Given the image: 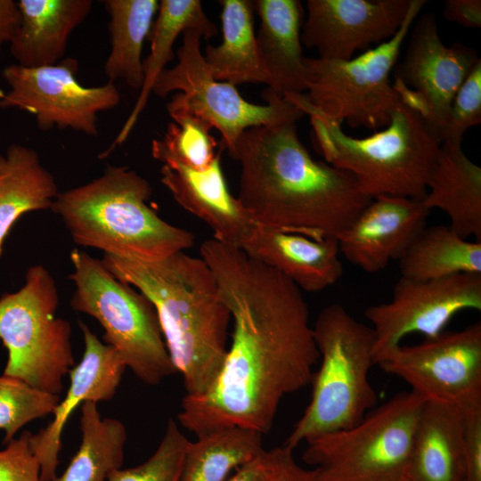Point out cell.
Returning a JSON list of instances; mask_svg holds the SVG:
<instances>
[{
  "instance_id": "obj_29",
  "label": "cell",
  "mask_w": 481,
  "mask_h": 481,
  "mask_svg": "<svg viewBox=\"0 0 481 481\" xmlns=\"http://www.w3.org/2000/svg\"><path fill=\"white\" fill-rule=\"evenodd\" d=\"M398 261L401 277L414 281L481 274V241L462 238L449 224L426 225Z\"/></svg>"
},
{
  "instance_id": "obj_39",
  "label": "cell",
  "mask_w": 481,
  "mask_h": 481,
  "mask_svg": "<svg viewBox=\"0 0 481 481\" xmlns=\"http://www.w3.org/2000/svg\"><path fill=\"white\" fill-rule=\"evenodd\" d=\"M277 448L262 450L257 456L235 469L225 481H268L277 458Z\"/></svg>"
},
{
  "instance_id": "obj_20",
  "label": "cell",
  "mask_w": 481,
  "mask_h": 481,
  "mask_svg": "<svg viewBox=\"0 0 481 481\" xmlns=\"http://www.w3.org/2000/svg\"><path fill=\"white\" fill-rule=\"evenodd\" d=\"M240 249L284 275L301 290L322 291L343 275L338 243L334 238L315 240L255 224Z\"/></svg>"
},
{
  "instance_id": "obj_19",
  "label": "cell",
  "mask_w": 481,
  "mask_h": 481,
  "mask_svg": "<svg viewBox=\"0 0 481 481\" xmlns=\"http://www.w3.org/2000/svg\"><path fill=\"white\" fill-rule=\"evenodd\" d=\"M160 176L174 200L206 223L214 239L240 249L255 224L238 199L230 193L220 151L205 169L166 163L160 168Z\"/></svg>"
},
{
  "instance_id": "obj_9",
  "label": "cell",
  "mask_w": 481,
  "mask_h": 481,
  "mask_svg": "<svg viewBox=\"0 0 481 481\" xmlns=\"http://www.w3.org/2000/svg\"><path fill=\"white\" fill-rule=\"evenodd\" d=\"M425 401L412 390L397 394L355 426L307 440L302 458L318 481H401Z\"/></svg>"
},
{
  "instance_id": "obj_2",
  "label": "cell",
  "mask_w": 481,
  "mask_h": 481,
  "mask_svg": "<svg viewBox=\"0 0 481 481\" xmlns=\"http://www.w3.org/2000/svg\"><path fill=\"white\" fill-rule=\"evenodd\" d=\"M237 199L255 224L337 239L371 200L346 171L314 159L296 122L259 126L240 136Z\"/></svg>"
},
{
  "instance_id": "obj_14",
  "label": "cell",
  "mask_w": 481,
  "mask_h": 481,
  "mask_svg": "<svg viewBox=\"0 0 481 481\" xmlns=\"http://www.w3.org/2000/svg\"><path fill=\"white\" fill-rule=\"evenodd\" d=\"M481 310V274L460 273L414 281L400 277L389 301L369 306L364 315L374 335L375 364L412 333L433 338L459 313Z\"/></svg>"
},
{
  "instance_id": "obj_38",
  "label": "cell",
  "mask_w": 481,
  "mask_h": 481,
  "mask_svg": "<svg viewBox=\"0 0 481 481\" xmlns=\"http://www.w3.org/2000/svg\"><path fill=\"white\" fill-rule=\"evenodd\" d=\"M268 481H318L315 469L300 466L293 456V450L278 447L277 458Z\"/></svg>"
},
{
  "instance_id": "obj_41",
  "label": "cell",
  "mask_w": 481,
  "mask_h": 481,
  "mask_svg": "<svg viewBox=\"0 0 481 481\" xmlns=\"http://www.w3.org/2000/svg\"><path fill=\"white\" fill-rule=\"evenodd\" d=\"M20 21L17 2L0 0V51L4 44L12 40Z\"/></svg>"
},
{
  "instance_id": "obj_42",
  "label": "cell",
  "mask_w": 481,
  "mask_h": 481,
  "mask_svg": "<svg viewBox=\"0 0 481 481\" xmlns=\"http://www.w3.org/2000/svg\"><path fill=\"white\" fill-rule=\"evenodd\" d=\"M401 481H412L408 476L404 477Z\"/></svg>"
},
{
  "instance_id": "obj_10",
  "label": "cell",
  "mask_w": 481,
  "mask_h": 481,
  "mask_svg": "<svg viewBox=\"0 0 481 481\" xmlns=\"http://www.w3.org/2000/svg\"><path fill=\"white\" fill-rule=\"evenodd\" d=\"M56 282L41 265L30 266L24 285L0 298V340L7 350L3 375L53 395L75 365L71 327L56 315Z\"/></svg>"
},
{
  "instance_id": "obj_36",
  "label": "cell",
  "mask_w": 481,
  "mask_h": 481,
  "mask_svg": "<svg viewBox=\"0 0 481 481\" xmlns=\"http://www.w3.org/2000/svg\"><path fill=\"white\" fill-rule=\"evenodd\" d=\"M31 436L25 430L0 451V481H41L40 463L30 446Z\"/></svg>"
},
{
  "instance_id": "obj_25",
  "label": "cell",
  "mask_w": 481,
  "mask_h": 481,
  "mask_svg": "<svg viewBox=\"0 0 481 481\" xmlns=\"http://www.w3.org/2000/svg\"><path fill=\"white\" fill-rule=\"evenodd\" d=\"M186 29H195L206 39L217 34L216 26L206 15L200 0H161L149 36L151 52L143 61V82L139 96L118 135L102 153V158L129 136L148 102L158 77L166 69V64L174 58L173 46L177 37Z\"/></svg>"
},
{
  "instance_id": "obj_3",
  "label": "cell",
  "mask_w": 481,
  "mask_h": 481,
  "mask_svg": "<svg viewBox=\"0 0 481 481\" xmlns=\"http://www.w3.org/2000/svg\"><path fill=\"white\" fill-rule=\"evenodd\" d=\"M108 270L153 305L166 347L186 395L204 394L228 349L231 314L201 257L179 251L157 260L103 255Z\"/></svg>"
},
{
  "instance_id": "obj_22",
  "label": "cell",
  "mask_w": 481,
  "mask_h": 481,
  "mask_svg": "<svg viewBox=\"0 0 481 481\" xmlns=\"http://www.w3.org/2000/svg\"><path fill=\"white\" fill-rule=\"evenodd\" d=\"M20 21L10 51L18 65H55L64 56L69 36L89 15L91 0H20Z\"/></svg>"
},
{
  "instance_id": "obj_27",
  "label": "cell",
  "mask_w": 481,
  "mask_h": 481,
  "mask_svg": "<svg viewBox=\"0 0 481 481\" xmlns=\"http://www.w3.org/2000/svg\"><path fill=\"white\" fill-rule=\"evenodd\" d=\"M223 41L216 46L208 45L204 60L218 81L233 86L243 83H264L268 76L261 62L254 32V2L221 0Z\"/></svg>"
},
{
  "instance_id": "obj_40",
  "label": "cell",
  "mask_w": 481,
  "mask_h": 481,
  "mask_svg": "<svg viewBox=\"0 0 481 481\" xmlns=\"http://www.w3.org/2000/svg\"><path fill=\"white\" fill-rule=\"evenodd\" d=\"M444 16L448 21L465 28H480L481 1L446 0L444 2Z\"/></svg>"
},
{
  "instance_id": "obj_16",
  "label": "cell",
  "mask_w": 481,
  "mask_h": 481,
  "mask_svg": "<svg viewBox=\"0 0 481 481\" xmlns=\"http://www.w3.org/2000/svg\"><path fill=\"white\" fill-rule=\"evenodd\" d=\"M479 60L472 47L461 42L445 45L436 16L426 12L414 24L404 56L392 73L425 101L426 123L437 136L455 94Z\"/></svg>"
},
{
  "instance_id": "obj_37",
  "label": "cell",
  "mask_w": 481,
  "mask_h": 481,
  "mask_svg": "<svg viewBox=\"0 0 481 481\" xmlns=\"http://www.w3.org/2000/svg\"><path fill=\"white\" fill-rule=\"evenodd\" d=\"M464 426V481H481V404L461 410Z\"/></svg>"
},
{
  "instance_id": "obj_5",
  "label": "cell",
  "mask_w": 481,
  "mask_h": 481,
  "mask_svg": "<svg viewBox=\"0 0 481 481\" xmlns=\"http://www.w3.org/2000/svg\"><path fill=\"white\" fill-rule=\"evenodd\" d=\"M310 120L325 162L349 173L366 196L424 199L442 143L418 112L400 101L387 126L362 138L319 116Z\"/></svg>"
},
{
  "instance_id": "obj_7",
  "label": "cell",
  "mask_w": 481,
  "mask_h": 481,
  "mask_svg": "<svg viewBox=\"0 0 481 481\" xmlns=\"http://www.w3.org/2000/svg\"><path fill=\"white\" fill-rule=\"evenodd\" d=\"M427 4L412 0L404 21L388 41L350 60L305 57L306 89L285 97L304 114L316 115L352 128L387 126L400 98L390 79L402 45Z\"/></svg>"
},
{
  "instance_id": "obj_21",
  "label": "cell",
  "mask_w": 481,
  "mask_h": 481,
  "mask_svg": "<svg viewBox=\"0 0 481 481\" xmlns=\"http://www.w3.org/2000/svg\"><path fill=\"white\" fill-rule=\"evenodd\" d=\"M260 24L256 36L258 54L269 78L268 88L281 97L303 94L306 68L302 54L304 8L298 0H257Z\"/></svg>"
},
{
  "instance_id": "obj_32",
  "label": "cell",
  "mask_w": 481,
  "mask_h": 481,
  "mask_svg": "<svg viewBox=\"0 0 481 481\" xmlns=\"http://www.w3.org/2000/svg\"><path fill=\"white\" fill-rule=\"evenodd\" d=\"M167 109L175 123L161 138L152 141V157L162 164L177 163L196 170L208 167L218 154L210 135L211 125L192 110L181 93L171 99Z\"/></svg>"
},
{
  "instance_id": "obj_13",
  "label": "cell",
  "mask_w": 481,
  "mask_h": 481,
  "mask_svg": "<svg viewBox=\"0 0 481 481\" xmlns=\"http://www.w3.org/2000/svg\"><path fill=\"white\" fill-rule=\"evenodd\" d=\"M385 372L404 380L426 401L461 410L481 404V323L412 345H399L379 358Z\"/></svg>"
},
{
  "instance_id": "obj_15",
  "label": "cell",
  "mask_w": 481,
  "mask_h": 481,
  "mask_svg": "<svg viewBox=\"0 0 481 481\" xmlns=\"http://www.w3.org/2000/svg\"><path fill=\"white\" fill-rule=\"evenodd\" d=\"M412 0H307L301 43L319 58L350 60L390 40Z\"/></svg>"
},
{
  "instance_id": "obj_26",
  "label": "cell",
  "mask_w": 481,
  "mask_h": 481,
  "mask_svg": "<svg viewBox=\"0 0 481 481\" xmlns=\"http://www.w3.org/2000/svg\"><path fill=\"white\" fill-rule=\"evenodd\" d=\"M37 151L20 143L0 152V256L13 224L24 213L51 209L59 193Z\"/></svg>"
},
{
  "instance_id": "obj_34",
  "label": "cell",
  "mask_w": 481,
  "mask_h": 481,
  "mask_svg": "<svg viewBox=\"0 0 481 481\" xmlns=\"http://www.w3.org/2000/svg\"><path fill=\"white\" fill-rule=\"evenodd\" d=\"M189 442L176 422L169 419L159 446L147 461L134 468L117 469L106 481H179Z\"/></svg>"
},
{
  "instance_id": "obj_12",
  "label": "cell",
  "mask_w": 481,
  "mask_h": 481,
  "mask_svg": "<svg viewBox=\"0 0 481 481\" xmlns=\"http://www.w3.org/2000/svg\"><path fill=\"white\" fill-rule=\"evenodd\" d=\"M77 69L73 58L37 68L5 66L2 77L10 90L0 94V109L17 108L34 115L42 131L69 128L96 136L99 113L116 108L121 95L110 81L99 86H82L77 79Z\"/></svg>"
},
{
  "instance_id": "obj_18",
  "label": "cell",
  "mask_w": 481,
  "mask_h": 481,
  "mask_svg": "<svg viewBox=\"0 0 481 481\" xmlns=\"http://www.w3.org/2000/svg\"><path fill=\"white\" fill-rule=\"evenodd\" d=\"M78 324L85 342L83 357L69 372V389L54 408L53 420L30 438L31 449L40 463L41 481L57 477L61 436L72 412L87 401L112 399L126 369L113 347L101 341L86 324Z\"/></svg>"
},
{
  "instance_id": "obj_23",
  "label": "cell",
  "mask_w": 481,
  "mask_h": 481,
  "mask_svg": "<svg viewBox=\"0 0 481 481\" xmlns=\"http://www.w3.org/2000/svg\"><path fill=\"white\" fill-rule=\"evenodd\" d=\"M463 414L458 406L425 401L407 476L412 481H464Z\"/></svg>"
},
{
  "instance_id": "obj_30",
  "label": "cell",
  "mask_w": 481,
  "mask_h": 481,
  "mask_svg": "<svg viewBox=\"0 0 481 481\" xmlns=\"http://www.w3.org/2000/svg\"><path fill=\"white\" fill-rule=\"evenodd\" d=\"M80 410V445L63 474L53 481H106L123 464L125 425L102 418L97 403L87 401Z\"/></svg>"
},
{
  "instance_id": "obj_17",
  "label": "cell",
  "mask_w": 481,
  "mask_h": 481,
  "mask_svg": "<svg viewBox=\"0 0 481 481\" xmlns=\"http://www.w3.org/2000/svg\"><path fill=\"white\" fill-rule=\"evenodd\" d=\"M429 213L420 200L372 198L337 238L339 252L367 273L379 272L399 260L427 225Z\"/></svg>"
},
{
  "instance_id": "obj_33",
  "label": "cell",
  "mask_w": 481,
  "mask_h": 481,
  "mask_svg": "<svg viewBox=\"0 0 481 481\" xmlns=\"http://www.w3.org/2000/svg\"><path fill=\"white\" fill-rule=\"evenodd\" d=\"M61 397L38 390L24 381L0 376V429L7 444L29 422L52 414Z\"/></svg>"
},
{
  "instance_id": "obj_1",
  "label": "cell",
  "mask_w": 481,
  "mask_h": 481,
  "mask_svg": "<svg viewBox=\"0 0 481 481\" xmlns=\"http://www.w3.org/2000/svg\"><path fill=\"white\" fill-rule=\"evenodd\" d=\"M212 271L232 320L223 367L202 395H185L177 419L196 436L231 427L262 435L287 395L311 383L319 362L302 290L240 248L205 240Z\"/></svg>"
},
{
  "instance_id": "obj_6",
  "label": "cell",
  "mask_w": 481,
  "mask_h": 481,
  "mask_svg": "<svg viewBox=\"0 0 481 481\" xmlns=\"http://www.w3.org/2000/svg\"><path fill=\"white\" fill-rule=\"evenodd\" d=\"M313 332L320 365L310 383V402L283 444L291 450L311 438L355 426L378 402L369 379L375 364L371 328L334 303L319 313Z\"/></svg>"
},
{
  "instance_id": "obj_4",
  "label": "cell",
  "mask_w": 481,
  "mask_h": 481,
  "mask_svg": "<svg viewBox=\"0 0 481 481\" xmlns=\"http://www.w3.org/2000/svg\"><path fill=\"white\" fill-rule=\"evenodd\" d=\"M152 188L125 166H108L96 178L60 192L51 210L82 247L103 255L157 260L184 251L193 234L163 220L147 201Z\"/></svg>"
},
{
  "instance_id": "obj_28",
  "label": "cell",
  "mask_w": 481,
  "mask_h": 481,
  "mask_svg": "<svg viewBox=\"0 0 481 481\" xmlns=\"http://www.w3.org/2000/svg\"><path fill=\"white\" fill-rule=\"evenodd\" d=\"M110 16V51L104 64L108 81L123 80L135 90L143 82V43L149 37L159 2L157 0L103 1Z\"/></svg>"
},
{
  "instance_id": "obj_11",
  "label": "cell",
  "mask_w": 481,
  "mask_h": 481,
  "mask_svg": "<svg viewBox=\"0 0 481 481\" xmlns=\"http://www.w3.org/2000/svg\"><path fill=\"white\" fill-rule=\"evenodd\" d=\"M201 38L195 29L183 33L177 64L162 71L152 93L164 98L171 92L181 91L192 110L219 130L223 146L232 158L240 136L247 129L297 122L305 115L295 103L269 89L263 94L266 104H254L245 101L235 86L216 80L205 62Z\"/></svg>"
},
{
  "instance_id": "obj_35",
  "label": "cell",
  "mask_w": 481,
  "mask_h": 481,
  "mask_svg": "<svg viewBox=\"0 0 481 481\" xmlns=\"http://www.w3.org/2000/svg\"><path fill=\"white\" fill-rule=\"evenodd\" d=\"M481 122V60L474 66L457 93L437 131L441 143L461 144L466 131Z\"/></svg>"
},
{
  "instance_id": "obj_24",
  "label": "cell",
  "mask_w": 481,
  "mask_h": 481,
  "mask_svg": "<svg viewBox=\"0 0 481 481\" xmlns=\"http://www.w3.org/2000/svg\"><path fill=\"white\" fill-rule=\"evenodd\" d=\"M422 202L428 210L446 214L449 225L462 238L481 241V167L461 144L441 143Z\"/></svg>"
},
{
  "instance_id": "obj_8",
  "label": "cell",
  "mask_w": 481,
  "mask_h": 481,
  "mask_svg": "<svg viewBox=\"0 0 481 481\" xmlns=\"http://www.w3.org/2000/svg\"><path fill=\"white\" fill-rule=\"evenodd\" d=\"M69 278L75 290L71 307L94 318L126 368L143 383L159 384L176 372L151 302L133 286L117 279L102 260L74 249Z\"/></svg>"
},
{
  "instance_id": "obj_31",
  "label": "cell",
  "mask_w": 481,
  "mask_h": 481,
  "mask_svg": "<svg viewBox=\"0 0 481 481\" xmlns=\"http://www.w3.org/2000/svg\"><path fill=\"white\" fill-rule=\"evenodd\" d=\"M263 435L231 427L216 429L189 442L179 481H225L229 473L257 456Z\"/></svg>"
}]
</instances>
